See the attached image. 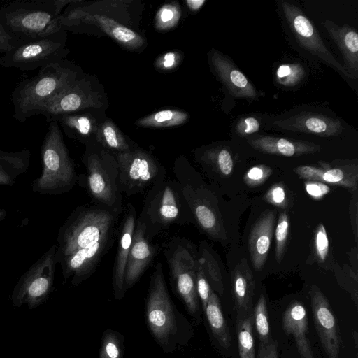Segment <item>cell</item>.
Segmentation results:
<instances>
[{"label":"cell","instance_id":"6","mask_svg":"<svg viewBox=\"0 0 358 358\" xmlns=\"http://www.w3.org/2000/svg\"><path fill=\"white\" fill-rule=\"evenodd\" d=\"M43 170L33 180L35 193L57 195L69 192L78 181L73 161L64 142L58 122H50L41 148Z\"/></svg>","mask_w":358,"mask_h":358},{"label":"cell","instance_id":"13","mask_svg":"<svg viewBox=\"0 0 358 358\" xmlns=\"http://www.w3.org/2000/svg\"><path fill=\"white\" fill-rule=\"evenodd\" d=\"M81 2L74 0L60 15L63 30L75 31L83 24H93L127 48L136 50L144 44V38L137 32L104 13L89 11Z\"/></svg>","mask_w":358,"mask_h":358},{"label":"cell","instance_id":"9","mask_svg":"<svg viewBox=\"0 0 358 358\" xmlns=\"http://www.w3.org/2000/svg\"><path fill=\"white\" fill-rule=\"evenodd\" d=\"M83 162L87 171L83 186L99 206L120 214L122 194L118 186V166L114 154L106 149L98 152L87 150Z\"/></svg>","mask_w":358,"mask_h":358},{"label":"cell","instance_id":"38","mask_svg":"<svg viewBox=\"0 0 358 358\" xmlns=\"http://www.w3.org/2000/svg\"><path fill=\"white\" fill-rule=\"evenodd\" d=\"M180 17V10L177 3L165 4L157 13L155 27L159 30L174 27Z\"/></svg>","mask_w":358,"mask_h":358},{"label":"cell","instance_id":"39","mask_svg":"<svg viewBox=\"0 0 358 358\" xmlns=\"http://www.w3.org/2000/svg\"><path fill=\"white\" fill-rule=\"evenodd\" d=\"M289 218L285 212L280 213L275 228V255L278 262L282 258L289 233Z\"/></svg>","mask_w":358,"mask_h":358},{"label":"cell","instance_id":"41","mask_svg":"<svg viewBox=\"0 0 358 358\" xmlns=\"http://www.w3.org/2000/svg\"><path fill=\"white\" fill-rule=\"evenodd\" d=\"M196 287L198 297L201 305L202 310L204 312L209 300L210 293L212 288L210 287L199 262L196 268Z\"/></svg>","mask_w":358,"mask_h":358},{"label":"cell","instance_id":"47","mask_svg":"<svg viewBox=\"0 0 358 358\" xmlns=\"http://www.w3.org/2000/svg\"><path fill=\"white\" fill-rule=\"evenodd\" d=\"M17 42L10 36L0 23V52L4 55L10 51Z\"/></svg>","mask_w":358,"mask_h":358},{"label":"cell","instance_id":"51","mask_svg":"<svg viewBox=\"0 0 358 358\" xmlns=\"http://www.w3.org/2000/svg\"><path fill=\"white\" fill-rule=\"evenodd\" d=\"M0 65H1V60H0Z\"/></svg>","mask_w":358,"mask_h":358},{"label":"cell","instance_id":"50","mask_svg":"<svg viewBox=\"0 0 358 358\" xmlns=\"http://www.w3.org/2000/svg\"><path fill=\"white\" fill-rule=\"evenodd\" d=\"M7 215V211L4 208L0 207V222L5 219Z\"/></svg>","mask_w":358,"mask_h":358},{"label":"cell","instance_id":"11","mask_svg":"<svg viewBox=\"0 0 358 358\" xmlns=\"http://www.w3.org/2000/svg\"><path fill=\"white\" fill-rule=\"evenodd\" d=\"M114 155L118 166L119 189L127 196L142 193L166 178L164 166L144 150L133 148Z\"/></svg>","mask_w":358,"mask_h":358},{"label":"cell","instance_id":"46","mask_svg":"<svg viewBox=\"0 0 358 358\" xmlns=\"http://www.w3.org/2000/svg\"><path fill=\"white\" fill-rule=\"evenodd\" d=\"M179 60L180 56L177 52H169L159 58L156 65L160 69L169 70L176 67Z\"/></svg>","mask_w":358,"mask_h":358},{"label":"cell","instance_id":"45","mask_svg":"<svg viewBox=\"0 0 358 358\" xmlns=\"http://www.w3.org/2000/svg\"><path fill=\"white\" fill-rule=\"evenodd\" d=\"M304 185L306 192L315 199H322L330 192L329 186L318 181L306 180Z\"/></svg>","mask_w":358,"mask_h":358},{"label":"cell","instance_id":"42","mask_svg":"<svg viewBox=\"0 0 358 358\" xmlns=\"http://www.w3.org/2000/svg\"><path fill=\"white\" fill-rule=\"evenodd\" d=\"M272 170L268 166L259 164L250 168L244 176L245 183L250 187H257L265 182Z\"/></svg>","mask_w":358,"mask_h":358},{"label":"cell","instance_id":"25","mask_svg":"<svg viewBox=\"0 0 358 358\" xmlns=\"http://www.w3.org/2000/svg\"><path fill=\"white\" fill-rule=\"evenodd\" d=\"M282 327L286 334L294 336L301 358H315L307 337L308 314L301 303L294 301L289 306L283 315Z\"/></svg>","mask_w":358,"mask_h":358},{"label":"cell","instance_id":"19","mask_svg":"<svg viewBox=\"0 0 358 358\" xmlns=\"http://www.w3.org/2000/svg\"><path fill=\"white\" fill-rule=\"evenodd\" d=\"M210 63L220 81L237 98L257 99L258 94L248 78L227 57L213 50Z\"/></svg>","mask_w":358,"mask_h":358},{"label":"cell","instance_id":"23","mask_svg":"<svg viewBox=\"0 0 358 358\" xmlns=\"http://www.w3.org/2000/svg\"><path fill=\"white\" fill-rule=\"evenodd\" d=\"M247 142L252 148L261 152L285 157H299L316 152L321 149L320 145L311 142L271 136L248 138Z\"/></svg>","mask_w":358,"mask_h":358},{"label":"cell","instance_id":"7","mask_svg":"<svg viewBox=\"0 0 358 358\" xmlns=\"http://www.w3.org/2000/svg\"><path fill=\"white\" fill-rule=\"evenodd\" d=\"M173 173L191 212L193 221L213 239L222 237V223L213 192L184 157L176 159Z\"/></svg>","mask_w":358,"mask_h":358},{"label":"cell","instance_id":"31","mask_svg":"<svg viewBox=\"0 0 358 358\" xmlns=\"http://www.w3.org/2000/svg\"><path fill=\"white\" fill-rule=\"evenodd\" d=\"M204 166L222 176H229L234 167V162L230 152L224 147H217L204 150L197 157Z\"/></svg>","mask_w":358,"mask_h":358},{"label":"cell","instance_id":"5","mask_svg":"<svg viewBox=\"0 0 358 358\" xmlns=\"http://www.w3.org/2000/svg\"><path fill=\"white\" fill-rule=\"evenodd\" d=\"M136 222L143 227L150 241L173 225L194 222L178 182L165 178L152 185Z\"/></svg>","mask_w":358,"mask_h":358},{"label":"cell","instance_id":"1","mask_svg":"<svg viewBox=\"0 0 358 358\" xmlns=\"http://www.w3.org/2000/svg\"><path fill=\"white\" fill-rule=\"evenodd\" d=\"M119 213L101 206L82 205L60 227L55 259L64 281L73 287L87 280L110 248Z\"/></svg>","mask_w":358,"mask_h":358},{"label":"cell","instance_id":"24","mask_svg":"<svg viewBox=\"0 0 358 358\" xmlns=\"http://www.w3.org/2000/svg\"><path fill=\"white\" fill-rule=\"evenodd\" d=\"M338 47L343 56L344 66L355 79L358 76V34L348 24L338 26L326 20L321 24Z\"/></svg>","mask_w":358,"mask_h":358},{"label":"cell","instance_id":"40","mask_svg":"<svg viewBox=\"0 0 358 358\" xmlns=\"http://www.w3.org/2000/svg\"><path fill=\"white\" fill-rule=\"evenodd\" d=\"M313 248L315 256L318 262L324 263L329 255V241L322 224H319L315 229Z\"/></svg>","mask_w":358,"mask_h":358},{"label":"cell","instance_id":"2","mask_svg":"<svg viewBox=\"0 0 358 358\" xmlns=\"http://www.w3.org/2000/svg\"><path fill=\"white\" fill-rule=\"evenodd\" d=\"M145 320L149 332L165 354L185 348L194 335L192 324L169 295L161 262L157 263L150 277Z\"/></svg>","mask_w":358,"mask_h":358},{"label":"cell","instance_id":"8","mask_svg":"<svg viewBox=\"0 0 358 358\" xmlns=\"http://www.w3.org/2000/svg\"><path fill=\"white\" fill-rule=\"evenodd\" d=\"M163 253L176 295L189 316L198 321L200 316V301L196 287L198 250L189 240L174 236L166 243Z\"/></svg>","mask_w":358,"mask_h":358},{"label":"cell","instance_id":"3","mask_svg":"<svg viewBox=\"0 0 358 358\" xmlns=\"http://www.w3.org/2000/svg\"><path fill=\"white\" fill-rule=\"evenodd\" d=\"M74 0L14 1L0 8V23L19 43L63 30L59 16Z\"/></svg>","mask_w":358,"mask_h":358},{"label":"cell","instance_id":"22","mask_svg":"<svg viewBox=\"0 0 358 358\" xmlns=\"http://www.w3.org/2000/svg\"><path fill=\"white\" fill-rule=\"evenodd\" d=\"M275 213H263L253 225L248 239V248L254 269L259 271L266 261L273 238Z\"/></svg>","mask_w":358,"mask_h":358},{"label":"cell","instance_id":"44","mask_svg":"<svg viewBox=\"0 0 358 358\" xmlns=\"http://www.w3.org/2000/svg\"><path fill=\"white\" fill-rule=\"evenodd\" d=\"M265 200L278 207L284 208L286 205V194L284 187L277 184L272 186L266 192Z\"/></svg>","mask_w":358,"mask_h":358},{"label":"cell","instance_id":"43","mask_svg":"<svg viewBox=\"0 0 358 358\" xmlns=\"http://www.w3.org/2000/svg\"><path fill=\"white\" fill-rule=\"evenodd\" d=\"M260 127L259 120L255 117L241 118L236 125V131L241 136L252 134L257 132Z\"/></svg>","mask_w":358,"mask_h":358},{"label":"cell","instance_id":"35","mask_svg":"<svg viewBox=\"0 0 358 358\" xmlns=\"http://www.w3.org/2000/svg\"><path fill=\"white\" fill-rule=\"evenodd\" d=\"M124 336L116 330L106 329L101 338L99 358H123Z\"/></svg>","mask_w":358,"mask_h":358},{"label":"cell","instance_id":"48","mask_svg":"<svg viewBox=\"0 0 358 358\" xmlns=\"http://www.w3.org/2000/svg\"><path fill=\"white\" fill-rule=\"evenodd\" d=\"M258 358H278L277 345L274 341L260 345Z\"/></svg>","mask_w":358,"mask_h":358},{"label":"cell","instance_id":"20","mask_svg":"<svg viewBox=\"0 0 358 358\" xmlns=\"http://www.w3.org/2000/svg\"><path fill=\"white\" fill-rule=\"evenodd\" d=\"M273 124L282 129L325 137L338 136L344 129L338 119L313 113H301L287 119L275 120Z\"/></svg>","mask_w":358,"mask_h":358},{"label":"cell","instance_id":"32","mask_svg":"<svg viewBox=\"0 0 358 358\" xmlns=\"http://www.w3.org/2000/svg\"><path fill=\"white\" fill-rule=\"evenodd\" d=\"M95 137L106 150L114 154L133 149L117 127L109 120L98 127Z\"/></svg>","mask_w":358,"mask_h":358},{"label":"cell","instance_id":"30","mask_svg":"<svg viewBox=\"0 0 358 358\" xmlns=\"http://www.w3.org/2000/svg\"><path fill=\"white\" fill-rule=\"evenodd\" d=\"M198 262L212 289L222 295L224 288L220 267L213 250L205 241L201 242L199 245Z\"/></svg>","mask_w":358,"mask_h":358},{"label":"cell","instance_id":"4","mask_svg":"<svg viewBox=\"0 0 358 358\" xmlns=\"http://www.w3.org/2000/svg\"><path fill=\"white\" fill-rule=\"evenodd\" d=\"M78 78V71L66 61L40 69L36 76L22 80L14 89L12 102L15 119L23 123L39 115L50 100Z\"/></svg>","mask_w":358,"mask_h":358},{"label":"cell","instance_id":"17","mask_svg":"<svg viewBox=\"0 0 358 358\" xmlns=\"http://www.w3.org/2000/svg\"><path fill=\"white\" fill-rule=\"evenodd\" d=\"M136 220V209L129 203L118 231L117 252L112 273V286L116 300H121L127 292L124 289L125 268Z\"/></svg>","mask_w":358,"mask_h":358},{"label":"cell","instance_id":"15","mask_svg":"<svg viewBox=\"0 0 358 358\" xmlns=\"http://www.w3.org/2000/svg\"><path fill=\"white\" fill-rule=\"evenodd\" d=\"M101 105L100 96L91 88L90 82L78 78L50 100L39 115H44L50 122L57 116Z\"/></svg>","mask_w":358,"mask_h":358},{"label":"cell","instance_id":"26","mask_svg":"<svg viewBox=\"0 0 358 358\" xmlns=\"http://www.w3.org/2000/svg\"><path fill=\"white\" fill-rule=\"evenodd\" d=\"M233 298L238 315L251 313L255 281L247 261L243 259L231 273Z\"/></svg>","mask_w":358,"mask_h":358},{"label":"cell","instance_id":"21","mask_svg":"<svg viewBox=\"0 0 358 358\" xmlns=\"http://www.w3.org/2000/svg\"><path fill=\"white\" fill-rule=\"evenodd\" d=\"M321 167L304 165L296 167L294 171L302 179L318 181L357 189V165H339L331 167L324 164Z\"/></svg>","mask_w":358,"mask_h":358},{"label":"cell","instance_id":"36","mask_svg":"<svg viewBox=\"0 0 358 358\" xmlns=\"http://www.w3.org/2000/svg\"><path fill=\"white\" fill-rule=\"evenodd\" d=\"M253 324L258 334L260 345H264L271 341L266 301L264 296L262 294L259 298L254 309Z\"/></svg>","mask_w":358,"mask_h":358},{"label":"cell","instance_id":"37","mask_svg":"<svg viewBox=\"0 0 358 358\" xmlns=\"http://www.w3.org/2000/svg\"><path fill=\"white\" fill-rule=\"evenodd\" d=\"M305 76L302 66L297 63L281 64L275 73L276 82L285 87H292L300 83Z\"/></svg>","mask_w":358,"mask_h":358},{"label":"cell","instance_id":"10","mask_svg":"<svg viewBox=\"0 0 358 358\" xmlns=\"http://www.w3.org/2000/svg\"><path fill=\"white\" fill-rule=\"evenodd\" d=\"M56 250L52 245L22 275L10 296L13 307L34 309L48 299L54 289Z\"/></svg>","mask_w":358,"mask_h":358},{"label":"cell","instance_id":"29","mask_svg":"<svg viewBox=\"0 0 358 358\" xmlns=\"http://www.w3.org/2000/svg\"><path fill=\"white\" fill-rule=\"evenodd\" d=\"M52 121L60 123L66 135L79 140L86 139L92 134L95 136L98 129L95 120L85 114H64Z\"/></svg>","mask_w":358,"mask_h":358},{"label":"cell","instance_id":"49","mask_svg":"<svg viewBox=\"0 0 358 358\" xmlns=\"http://www.w3.org/2000/svg\"><path fill=\"white\" fill-rule=\"evenodd\" d=\"M189 8L192 11L199 10L206 3L205 0H187L185 1Z\"/></svg>","mask_w":358,"mask_h":358},{"label":"cell","instance_id":"14","mask_svg":"<svg viewBox=\"0 0 358 358\" xmlns=\"http://www.w3.org/2000/svg\"><path fill=\"white\" fill-rule=\"evenodd\" d=\"M282 8L287 24L300 46L311 55L320 58L343 76L355 79L345 66L334 57L315 27L299 8L282 1Z\"/></svg>","mask_w":358,"mask_h":358},{"label":"cell","instance_id":"16","mask_svg":"<svg viewBox=\"0 0 358 358\" xmlns=\"http://www.w3.org/2000/svg\"><path fill=\"white\" fill-rule=\"evenodd\" d=\"M310 294L313 317L322 348L329 358H338L341 338L329 302L315 285L311 286Z\"/></svg>","mask_w":358,"mask_h":358},{"label":"cell","instance_id":"27","mask_svg":"<svg viewBox=\"0 0 358 358\" xmlns=\"http://www.w3.org/2000/svg\"><path fill=\"white\" fill-rule=\"evenodd\" d=\"M30 150L16 152L0 150V185L13 186L17 178L28 171Z\"/></svg>","mask_w":358,"mask_h":358},{"label":"cell","instance_id":"12","mask_svg":"<svg viewBox=\"0 0 358 358\" xmlns=\"http://www.w3.org/2000/svg\"><path fill=\"white\" fill-rule=\"evenodd\" d=\"M65 31L61 30L19 43L10 51L0 57L1 66L32 71L61 61L67 52L65 48Z\"/></svg>","mask_w":358,"mask_h":358},{"label":"cell","instance_id":"28","mask_svg":"<svg viewBox=\"0 0 358 358\" xmlns=\"http://www.w3.org/2000/svg\"><path fill=\"white\" fill-rule=\"evenodd\" d=\"M203 313L210 332L217 343L224 348L230 347L231 336L222 313L220 299L212 289Z\"/></svg>","mask_w":358,"mask_h":358},{"label":"cell","instance_id":"18","mask_svg":"<svg viewBox=\"0 0 358 358\" xmlns=\"http://www.w3.org/2000/svg\"><path fill=\"white\" fill-rule=\"evenodd\" d=\"M157 251L158 245L152 244L146 238L143 227L136 222L125 268L126 292L139 281L154 260Z\"/></svg>","mask_w":358,"mask_h":358},{"label":"cell","instance_id":"34","mask_svg":"<svg viewBox=\"0 0 358 358\" xmlns=\"http://www.w3.org/2000/svg\"><path fill=\"white\" fill-rule=\"evenodd\" d=\"M253 314L238 315L237 333L240 358H255Z\"/></svg>","mask_w":358,"mask_h":358},{"label":"cell","instance_id":"33","mask_svg":"<svg viewBox=\"0 0 358 358\" xmlns=\"http://www.w3.org/2000/svg\"><path fill=\"white\" fill-rule=\"evenodd\" d=\"M189 120V115L182 110L166 109L139 119L136 124L145 127L164 128L181 125Z\"/></svg>","mask_w":358,"mask_h":358}]
</instances>
